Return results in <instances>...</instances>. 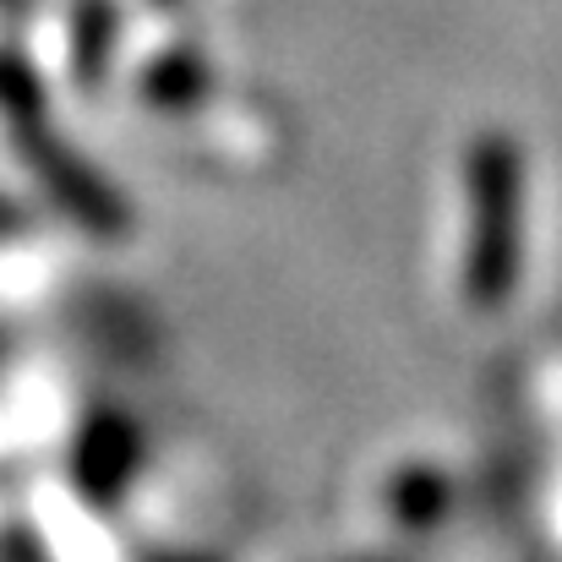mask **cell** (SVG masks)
Segmentation results:
<instances>
[{
	"label": "cell",
	"mask_w": 562,
	"mask_h": 562,
	"mask_svg": "<svg viewBox=\"0 0 562 562\" xmlns=\"http://www.w3.org/2000/svg\"><path fill=\"white\" fill-rule=\"evenodd\" d=\"M464 202H470V229H464V301L481 312H497L519 279L525 257V154L503 137L486 132L464 154Z\"/></svg>",
	"instance_id": "cell-1"
}]
</instances>
